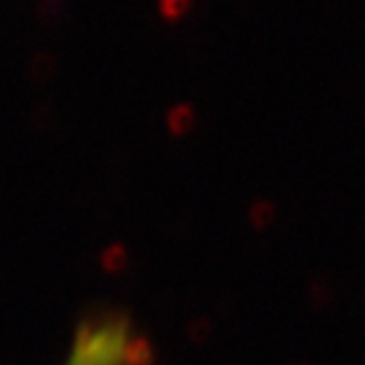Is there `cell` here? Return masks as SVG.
<instances>
[{
	"label": "cell",
	"mask_w": 365,
	"mask_h": 365,
	"mask_svg": "<svg viewBox=\"0 0 365 365\" xmlns=\"http://www.w3.org/2000/svg\"><path fill=\"white\" fill-rule=\"evenodd\" d=\"M258 217H260V225H264L266 222H270L272 220V205L270 203H262V205H258Z\"/></svg>",
	"instance_id": "3957f363"
},
{
	"label": "cell",
	"mask_w": 365,
	"mask_h": 365,
	"mask_svg": "<svg viewBox=\"0 0 365 365\" xmlns=\"http://www.w3.org/2000/svg\"><path fill=\"white\" fill-rule=\"evenodd\" d=\"M309 294H311V300H313L317 309H325L333 299V290H331L325 278H314L311 287H309Z\"/></svg>",
	"instance_id": "7a4b0ae2"
},
{
	"label": "cell",
	"mask_w": 365,
	"mask_h": 365,
	"mask_svg": "<svg viewBox=\"0 0 365 365\" xmlns=\"http://www.w3.org/2000/svg\"><path fill=\"white\" fill-rule=\"evenodd\" d=\"M63 365H153V351L124 314H93L78 327Z\"/></svg>",
	"instance_id": "6da1fadb"
}]
</instances>
